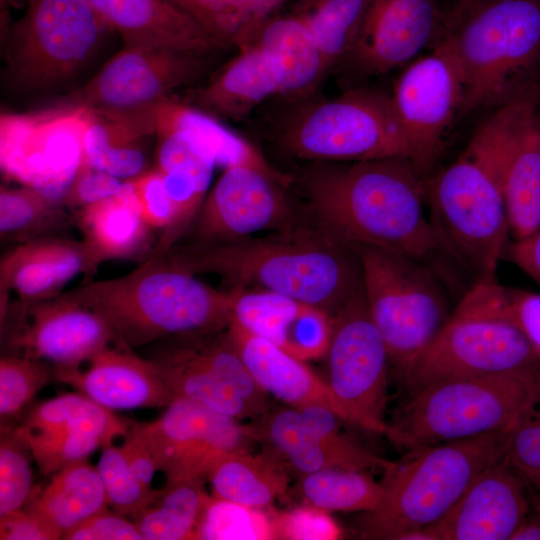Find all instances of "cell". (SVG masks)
<instances>
[{
	"instance_id": "1",
	"label": "cell",
	"mask_w": 540,
	"mask_h": 540,
	"mask_svg": "<svg viewBox=\"0 0 540 540\" xmlns=\"http://www.w3.org/2000/svg\"><path fill=\"white\" fill-rule=\"evenodd\" d=\"M302 185L317 228L351 248L422 262L442 252L425 210L422 172L407 157L323 163L305 173Z\"/></svg>"
},
{
	"instance_id": "2",
	"label": "cell",
	"mask_w": 540,
	"mask_h": 540,
	"mask_svg": "<svg viewBox=\"0 0 540 540\" xmlns=\"http://www.w3.org/2000/svg\"><path fill=\"white\" fill-rule=\"evenodd\" d=\"M193 274L261 289L317 306L332 316L363 288L355 251L320 229L295 226L262 238L197 244L164 254Z\"/></svg>"
},
{
	"instance_id": "3",
	"label": "cell",
	"mask_w": 540,
	"mask_h": 540,
	"mask_svg": "<svg viewBox=\"0 0 540 540\" xmlns=\"http://www.w3.org/2000/svg\"><path fill=\"white\" fill-rule=\"evenodd\" d=\"M62 295L96 312L117 344L134 349L225 330L233 319L235 289L210 287L163 255L149 256L126 275L89 281Z\"/></svg>"
},
{
	"instance_id": "4",
	"label": "cell",
	"mask_w": 540,
	"mask_h": 540,
	"mask_svg": "<svg viewBox=\"0 0 540 540\" xmlns=\"http://www.w3.org/2000/svg\"><path fill=\"white\" fill-rule=\"evenodd\" d=\"M511 432L417 448L394 462L383 472L380 503L360 518L361 538L399 540L439 521L482 471L504 457Z\"/></svg>"
},
{
	"instance_id": "5",
	"label": "cell",
	"mask_w": 540,
	"mask_h": 540,
	"mask_svg": "<svg viewBox=\"0 0 540 540\" xmlns=\"http://www.w3.org/2000/svg\"><path fill=\"white\" fill-rule=\"evenodd\" d=\"M540 400V368L452 378L411 392L388 439L414 450L511 432Z\"/></svg>"
},
{
	"instance_id": "6",
	"label": "cell",
	"mask_w": 540,
	"mask_h": 540,
	"mask_svg": "<svg viewBox=\"0 0 540 540\" xmlns=\"http://www.w3.org/2000/svg\"><path fill=\"white\" fill-rule=\"evenodd\" d=\"M540 368V355L512 321L506 287L476 279L401 381L415 391L452 378Z\"/></svg>"
},
{
	"instance_id": "7",
	"label": "cell",
	"mask_w": 540,
	"mask_h": 540,
	"mask_svg": "<svg viewBox=\"0 0 540 540\" xmlns=\"http://www.w3.org/2000/svg\"><path fill=\"white\" fill-rule=\"evenodd\" d=\"M464 78L461 115L500 106L540 61V0H477L445 18Z\"/></svg>"
},
{
	"instance_id": "8",
	"label": "cell",
	"mask_w": 540,
	"mask_h": 540,
	"mask_svg": "<svg viewBox=\"0 0 540 540\" xmlns=\"http://www.w3.org/2000/svg\"><path fill=\"white\" fill-rule=\"evenodd\" d=\"M428 217L442 252L476 276H496L510 234L495 175L468 145L426 185Z\"/></svg>"
},
{
	"instance_id": "9",
	"label": "cell",
	"mask_w": 540,
	"mask_h": 540,
	"mask_svg": "<svg viewBox=\"0 0 540 540\" xmlns=\"http://www.w3.org/2000/svg\"><path fill=\"white\" fill-rule=\"evenodd\" d=\"M352 249L370 316L401 380L447 322L452 310L446 293L425 262L381 248Z\"/></svg>"
},
{
	"instance_id": "10",
	"label": "cell",
	"mask_w": 540,
	"mask_h": 540,
	"mask_svg": "<svg viewBox=\"0 0 540 540\" xmlns=\"http://www.w3.org/2000/svg\"><path fill=\"white\" fill-rule=\"evenodd\" d=\"M107 28L88 0H28L3 42L9 84L33 92L67 81L89 60Z\"/></svg>"
},
{
	"instance_id": "11",
	"label": "cell",
	"mask_w": 540,
	"mask_h": 540,
	"mask_svg": "<svg viewBox=\"0 0 540 540\" xmlns=\"http://www.w3.org/2000/svg\"><path fill=\"white\" fill-rule=\"evenodd\" d=\"M282 144L293 156L320 163L410 159L390 96L365 89L308 107L285 128Z\"/></svg>"
},
{
	"instance_id": "12",
	"label": "cell",
	"mask_w": 540,
	"mask_h": 540,
	"mask_svg": "<svg viewBox=\"0 0 540 540\" xmlns=\"http://www.w3.org/2000/svg\"><path fill=\"white\" fill-rule=\"evenodd\" d=\"M92 111L58 102L28 113H2L0 161L5 176L63 204L84 155Z\"/></svg>"
},
{
	"instance_id": "13",
	"label": "cell",
	"mask_w": 540,
	"mask_h": 540,
	"mask_svg": "<svg viewBox=\"0 0 540 540\" xmlns=\"http://www.w3.org/2000/svg\"><path fill=\"white\" fill-rule=\"evenodd\" d=\"M326 354L327 383L346 422L388 438L390 425L385 413L390 358L370 316L363 288L333 315Z\"/></svg>"
},
{
	"instance_id": "14",
	"label": "cell",
	"mask_w": 540,
	"mask_h": 540,
	"mask_svg": "<svg viewBox=\"0 0 540 540\" xmlns=\"http://www.w3.org/2000/svg\"><path fill=\"white\" fill-rule=\"evenodd\" d=\"M500 186L514 240L540 228V118L536 98L518 92L472 137Z\"/></svg>"
},
{
	"instance_id": "15",
	"label": "cell",
	"mask_w": 540,
	"mask_h": 540,
	"mask_svg": "<svg viewBox=\"0 0 540 540\" xmlns=\"http://www.w3.org/2000/svg\"><path fill=\"white\" fill-rule=\"evenodd\" d=\"M390 100L410 160L423 173L435 161L463 106V72L448 32L444 31L430 51L405 66Z\"/></svg>"
},
{
	"instance_id": "16",
	"label": "cell",
	"mask_w": 540,
	"mask_h": 540,
	"mask_svg": "<svg viewBox=\"0 0 540 540\" xmlns=\"http://www.w3.org/2000/svg\"><path fill=\"white\" fill-rule=\"evenodd\" d=\"M203 58L164 48L124 47L59 102L113 117L155 112L172 92L203 74Z\"/></svg>"
},
{
	"instance_id": "17",
	"label": "cell",
	"mask_w": 540,
	"mask_h": 540,
	"mask_svg": "<svg viewBox=\"0 0 540 540\" xmlns=\"http://www.w3.org/2000/svg\"><path fill=\"white\" fill-rule=\"evenodd\" d=\"M139 425L166 479L204 478L216 454L244 452L256 441L250 424L184 398H176L156 420Z\"/></svg>"
},
{
	"instance_id": "18",
	"label": "cell",
	"mask_w": 540,
	"mask_h": 540,
	"mask_svg": "<svg viewBox=\"0 0 540 540\" xmlns=\"http://www.w3.org/2000/svg\"><path fill=\"white\" fill-rule=\"evenodd\" d=\"M113 343L115 335L100 315L62 294L20 302L7 338L13 355L51 364L52 371L78 369Z\"/></svg>"
},
{
	"instance_id": "19",
	"label": "cell",
	"mask_w": 540,
	"mask_h": 540,
	"mask_svg": "<svg viewBox=\"0 0 540 540\" xmlns=\"http://www.w3.org/2000/svg\"><path fill=\"white\" fill-rule=\"evenodd\" d=\"M276 179L253 167L225 168L195 218L198 244L251 237L264 230L295 226L292 208Z\"/></svg>"
},
{
	"instance_id": "20",
	"label": "cell",
	"mask_w": 540,
	"mask_h": 540,
	"mask_svg": "<svg viewBox=\"0 0 540 540\" xmlns=\"http://www.w3.org/2000/svg\"><path fill=\"white\" fill-rule=\"evenodd\" d=\"M445 18L438 0H371L345 60L365 76L406 66L439 40Z\"/></svg>"
},
{
	"instance_id": "21",
	"label": "cell",
	"mask_w": 540,
	"mask_h": 540,
	"mask_svg": "<svg viewBox=\"0 0 540 540\" xmlns=\"http://www.w3.org/2000/svg\"><path fill=\"white\" fill-rule=\"evenodd\" d=\"M521 476L502 458L474 479L444 517L427 527L437 540H510L529 512Z\"/></svg>"
},
{
	"instance_id": "22",
	"label": "cell",
	"mask_w": 540,
	"mask_h": 540,
	"mask_svg": "<svg viewBox=\"0 0 540 540\" xmlns=\"http://www.w3.org/2000/svg\"><path fill=\"white\" fill-rule=\"evenodd\" d=\"M82 366L53 377L111 411L166 408L176 399L153 363L126 346L113 343Z\"/></svg>"
},
{
	"instance_id": "23",
	"label": "cell",
	"mask_w": 540,
	"mask_h": 540,
	"mask_svg": "<svg viewBox=\"0 0 540 540\" xmlns=\"http://www.w3.org/2000/svg\"><path fill=\"white\" fill-rule=\"evenodd\" d=\"M233 321L301 360L327 353L333 316L322 308L261 289L233 287Z\"/></svg>"
},
{
	"instance_id": "24",
	"label": "cell",
	"mask_w": 540,
	"mask_h": 540,
	"mask_svg": "<svg viewBox=\"0 0 540 540\" xmlns=\"http://www.w3.org/2000/svg\"><path fill=\"white\" fill-rule=\"evenodd\" d=\"M124 47L164 48L205 56L225 48L169 0H88Z\"/></svg>"
},
{
	"instance_id": "25",
	"label": "cell",
	"mask_w": 540,
	"mask_h": 540,
	"mask_svg": "<svg viewBox=\"0 0 540 540\" xmlns=\"http://www.w3.org/2000/svg\"><path fill=\"white\" fill-rule=\"evenodd\" d=\"M81 272L87 274L82 241L47 236L20 243L0 261L1 316L9 292H15L21 303L46 300L59 295Z\"/></svg>"
},
{
	"instance_id": "26",
	"label": "cell",
	"mask_w": 540,
	"mask_h": 540,
	"mask_svg": "<svg viewBox=\"0 0 540 540\" xmlns=\"http://www.w3.org/2000/svg\"><path fill=\"white\" fill-rule=\"evenodd\" d=\"M76 225L83 235L87 274L107 260H146L153 250V229L144 221L128 181L114 195L80 208Z\"/></svg>"
},
{
	"instance_id": "27",
	"label": "cell",
	"mask_w": 540,
	"mask_h": 540,
	"mask_svg": "<svg viewBox=\"0 0 540 540\" xmlns=\"http://www.w3.org/2000/svg\"><path fill=\"white\" fill-rule=\"evenodd\" d=\"M227 332L252 376L268 394L297 408L325 406L346 422L345 414L328 383L314 374L304 361L249 332L233 320Z\"/></svg>"
},
{
	"instance_id": "28",
	"label": "cell",
	"mask_w": 540,
	"mask_h": 540,
	"mask_svg": "<svg viewBox=\"0 0 540 540\" xmlns=\"http://www.w3.org/2000/svg\"><path fill=\"white\" fill-rule=\"evenodd\" d=\"M148 358L176 398H184L220 413L256 418L253 408L214 371L194 335L167 339Z\"/></svg>"
},
{
	"instance_id": "29",
	"label": "cell",
	"mask_w": 540,
	"mask_h": 540,
	"mask_svg": "<svg viewBox=\"0 0 540 540\" xmlns=\"http://www.w3.org/2000/svg\"><path fill=\"white\" fill-rule=\"evenodd\" d=\"M251 44L256 45L267 60L280 92H306L328 69L306 21L297 12L277 14L266 20Z\"/></svg>"
},
{
	"instance_id": "30",
	"label": "cell",
	"mask_w": 540,
	"mask_h": 540,
	"mask_svg": "<svg viewBox=\"0 0 540 540\" xmlns=\"http://www.w3.org/2000/svg\"><path fill=\"white\" fill-rule=\"evenodd\" d=\"M130 422L85 397L71 419L44 437L29 442L28 448L38 469L45 476L86 459L99 448L124 437Z\"/></svg>"
},
{
	"instance_id": "31",
	"label": "cell",
	"mask_w": 540,
	"mask_h": 540,
	"mask_svg": "<svg viewBox=\"0 0 540 540\" xmlns=\"http://www.w3.org/2000/svg\"><path fill=\"white\" fill-rule=\"evenodd\" d=\"M57 536L109 507L97 470L86 459L73 462L52 475L43 488L36 487L24 506Z\"/></svg>"
},
{
	"instance_id": "32",
	"label": "cell",
	"mask_w": 540,
	"mask_h": 540,
	"mask_svg": "<svg viewBox=\"0 0 540 540\" xmlns=\"http://www.w3.org/2000/svg\"><path fill=\"white\" fill-rule=\"evenodd\" d=\"M277 78L254 44L225 65L207 85L193 93L195 107L213 115L240 119L270 96L279 93Z\"/></svg>"
},
{
	"instance_id": "33",
	"label": "cell",
	"mask_w": 540,
	"mask_h": 540,
	"mask_svg": "<svg viewBox=\"0 0 540 540\" xmlns=\"http://www.w3.org/2000/svg\"><path fill=\"white\" fill-rule=\"evenodd\" d=\"M288 466L272 451L252 455L248 451H222L209 462L204 480L215 497L261 508L286 495Z\"/></svg>"
},
{
	"instance_id": "34",
	"label": "cell",
	"mask_w": 540,
	"mask_h": 540,
	"mask_svg": "<svg viewBox=\"0 0 540 540\" xmlns=\"http://www.w3.org/2000/svg\"><path fill=\"white\" fill-rule=\"evenodd\" d=\"M185 133L213 155L216 165L225 168L244 165L258 169L285 187L292 178L271 166L248 141L223 125L215 116L172 97L162 102L157 110L156 135Z\"/></svg>"
},
{
	"instance_id": "35",
	"label": "cell",
	"mask_w": 540,
	"mask_h": 540,
	"mask_svg": "<svg viewBox=\"0 0 540 540\" xmlns=\"http://www.w3.org/2000/svg\"><path fill=\"white\" fill-rule=\"evenodd\" d=\"M250 425L256 441L267 443L270 451L301 474L328 468L357 470L308 426L294 406L268 409Z\"/></svg>"
},
{
	"instance_id": "36",
	"label": "cell",
	"mask_w": 540,
	"mask_h": 540,
	"mask_svg": "<svg viewBox=\"0 0 540 540\" xmlns=\"http://www.w3.org/2000/svg\"><path fill=\"white\" fill-rule=\"evenodd\" d=\"M189 14L225 48L251 44L258 28L288 3L295 8L313 0H169Z\"/></svg>"
},
{
	"instance_id": "37",
	"label": "cell",
	"mask_w": 540,
	"mask_h": 540,
	"mask_svg": "<svg viewBox=\"0 0 540 540\" xmlns=\"http://www.w3.org/2000/svg\"><path fill=\"white\" fill-rule=\"evenodd\" d=\"M209 498L202 477L167 479L155 501L133 521L143 540L194 539Z\"/></svg>"
},
{
	"instance_id": "38",
	"label": "cell",
	"mask_w": 540,
	"mask_h": 540,
	"mask_svg": "<svg viewBox=\"0 0 540 540\" xmlns=\"http://www.w3.org/2000/svg\"><path fill=\"white\" fill-rule=\"evenodd\" d=\"M148 136L125 120L92 111L84 137L83 163L124 181L132 179L147 170Z\"/></svg>"
},
{
	"instance_id": "39",
	"label": "cell",
	"mask_w": 540,
	"mask_h": 540,
	"mask_svg": "<svg viewBox=\"0 0 540 540\" xmlns=\"http://www.w3.org/2000/svg\"><path fill=\"white\" fill-rule=\"evenodd\" d=\"M305 505L323 511L370 512L383 496L381 482L365 471L328 468L302 474L294 487Z\"/></svg>"
},
{
	"instance_id": "40",
	"label": "cell",
	"mask_w": 540,
	"mask_h": 540,
	"mask_svg": "<svg viewBox=\"0 0 540 540\" xmlns=\"http://www.w3.org/2000/svg\"><path fill=\"white\" fill-rule=\"evenodd\" d=\"M371 0H313L296 8L306 21L327 68L350 53Z\"/></svg>"
},
{
	"instance_id": "41",
	"label": "cell",
	"mask_w": 540,
	"mask_h": 540,
	"mask_svg": "<svg viewBox=\"0 0 540 540\" xmlns=\"http://www.w3.org/2000/svg\"><path fill=\"white\" fill-rule=\"evenodd\" d=\"M63 204L23 186L0 189V234L2 240L20 243L51 236L68 222Z\"/></svg>"
},
{
	"instance_id": "42",
	"label": "cell",
	"mask_w": 540,
	"mask_h": 540,
	"mask_svg": "<svg viewBox=\"0 0 540 540\" xmlns=\"http://www.w3.org/2000/svg\"><path fill=\"white\" fill-rule=\"evenodd\" d=\"M257 509L210 496L194 539H274L271 518Z\"/></svg>"
},
{
	"instance_id": "43",
	"label": "cell",
	"mask_w": 540,
	"mask_h": 540,
	"mask_svg": "<svg viewBox=\"0 0 540 540\" xmlns=\"http://www.w3.org/2000/svg\"><path fill=\"white\" fill-rule=\"evenodd\" d=\"M96 467L109 507L132 520L150 506L159 493V489H148L135 477L121 447L113 443L102 448Z\"/></svg>"
},
{
	"instance_id": "44",
	"label": "cell",
	"mask_w": 540,
	"mask_h": 540,
	"mask_svg": "<svg viewBox=\"0 0 540 540\" xmlns=\"http://www.w3.org/2000/svg\"><path fill=\"white\" fill-rule=\"evenodd\" d=\"M48 363L18 355L0 359L1 422L14 418L49 382Z\"/></svg>"
},
{
	"instance_id": "45",
	"label": "cell",
	"mask_w": 540,
	"mask_h": 540,
	"mask_svg": "<svg viewBox=\"0 0 540 540\" xmlns=\"http://www.w3.org/2000/svg\"><path fill=\"white\" fill-rule=\"evenodd\" d=\"M0 443V516L23 508L33 486L30 463L32 458L26 445L11 428L1 426Z\"/></svg>"
},
{
	"instance_id": "46",
	"label": "cell",
	"mask_w": 540,
	"mask_h": 540,
	"mask_svg": "<svg viewBox=\"0 0 540 540\" xmlns=\"http://www.w3.org/2000/svg\"><path fill=\"white\" fill-rule=\"evenodd\" d=\"M156 169L188 171L209 187L216 161L211 152L193 137L181 132L157 135Z\"/></svg>"
},
{
	"instance_id": "47",
	"label": "cell",
	"mask_w": 540,
	"mask_h": 540,
	"mask_svg": "<svg viewBox=\"0 0 540 540\" xmlns=\"http://www.w3.org/2000/svg\"><path fill=\"white\" fill-rule=\"evenodd\" d=\"M503 459L529 481L540 475V400L510 433Z\"/></svg>"
},
{
	"instance_id": "48",
	"label": "cell",
	"mask_w": 540,
	"mask_h": 540,
	"mask_svg": "<svg viewBox=\"0 0 540 540\" xmlns=\"http://www.w3.org/2000/svg\"><path fill=\"white\" fill-rule=\"evenodd\" d=\"M136 197L141 215L151 229H162L165 235L175 221L173 204L166 192L160 172L155 168L126 180Z\"/></svg>"
},
{
	"instance_id": "49",
	"label": "cell",
	"mask_w": 540,
	"mask_h": 540,
	"mask_svg": "<svg viewBox=\"0 0 540 540\" xmlns=\"http://www.w3.org/2000/svg\"><path fill=\"white\" fill-rule=\"evenodd\" d=\"M274 539H337L342 532L326 511L305 505L271 518Z\"/></svg>"
},
{
	"instance_id": "50",
	"label": "cell",
	"mask_w": 540,
	"mask_h": 540,
	"mask_svg": "<svg viewBox=\"0 0 540 540\" xmlns=\"http://www.w3.org/2000/svg\"><path fill=\"white\" fill-rule=\"evenodd\" d=\"M124 184V180L82 163L63 199V205L83 208L114 195L122 189Z\"/></svg>"
},
{
	"instance_id": "51",
	"label": "cell",
	"mask_w": 540,
	"mask_h": 540,
	"mask_svg": "<svg viewBox=\"0 0 540 540\" xmlns=\"http://www.w3.org/2000/svg\"><path fill=\"white\" fill-rule=\"evenodd\" d=\"M64 540H143L134 521L109 508L87 518L66 532Z\"/></svg>"
},
{
	"instance_id": "52",
	"label": "cell",
	"mask_w": 540,
	"mask_h": 540,
	"mask_svg": "<svg viewBox=\"0 0 540 540\" xmlns=\"http://www.w3.org/2000/svg\"><path fill=\"white\" fill-rule=\"evenodd\" d=\"M506 290L512 321L540 355V293L517 288Z\"/></svg>"
},
{
	"instance_id": "53",
	"label": "cell",
	"mask_w": 540,
	"mask_h": 540,
	"mask_svg": "<svg viewBox=\"0 0 540 540\" xmlns=\"http://www.w3.org/2000/svg\"><path fill=\"white\" fill-rule=\"evenodd\" d=\"M129 469L148 489H154L152 482L157 470L153 455L139 423L130 422L121 446Z\"/></svg>"
},
{
	"instance_id": "54",
	"label": "cell",
	"mask_w": 540,
	"mask_h": 540,
	"mask_svg": "<svg viewBox=\"0 0 540 540\" xmlns=\"http://www.w3.org/2000/svg\"><path fill=\"white\" fill-rule=\"evenodd\" d=\"M1 540H57L58 536L32 511L23 507L0 516Z\"/></svg>"
},
{
	"instance_id": "55",
	"label": "cell",
	"mask_w": 540,
	"mask_h": 540,
	"mask_svg": "<svg viewBox=\"0 0 540 540\" xmlns=\"http://www.w3.org/2000/svg\"><path fill=\"white\" fill-rule=\"evenodd\" d=\"M510 255L513 262L540 285V228L526 238L514 240Z\"/></svg>"
},
{
	"instance_id": "56",
	"label": "cell",
	"mask_w": 540,
	"mask_h": 540,
	"mask_svg": "<svg viewBox=\"0 0 540 540\" xmlns=\"http://www.w3.org/2000/svg\"><path fill=\"white\" fill-rule=\"evenodd\" d=\"M510 540H540V521L536 514L527 516L513 532Z\"/></svg>"
},
{
	"instance_id": "57",
	"label": "cell",
	"mask_w": 540,
	"mask_h": 540,
	"mask_svg": "<svg viewBox=\"0 0 540 540\" xmlns=\"http://www.w3.org/2000/svg\"><path fill=\"white\" fill-rule=\"evenodd\" d=\"M13 5L14 0H0L1 43L6 39L11 28L10 8Z\"/></svg>"
},
{
	"instance_id": "58",
	"label": "cell",
	"mask_w": 540,
	"mask_h": 540,
	"mask_svg": "<svg viewBox=\"0 0 540 540\" xmlns=\"http://www.w3.org/2000/svg\"><path fill=\"white\" fill-rule=\"evenodd\" d=\"M477 0H457L452 10L447 14V16H454L462 11H464L466 8H468L470 5H472Z\"/></svg>"
},
{
	"instance_id": "59",
	"label": "cell",
	"mask_w": 540,
	"mask_h": 540,
	"mask_svg": "<svg viewBox=\"0 0 540 540\" xmlns=\"http://www.w3.org/2000/svg\"><path fill=\"white\" fill-rule=\"evenodd\" d=\"M529 482L534 486V488L537 491L538 496L540 497V475H538L537 477H535Z\"/></svg>"
},
{
	"instance_id": "60",
	"label": "cell",
	"mask_w": 540,
	"mask_h": 540,
	"mask_svg": "<svg viewBox=\"0 0 540 540\" xmlns=\"http://www.w3.org/2000/svg\"><path fill=\"white\" fill-rule=\"evenodd\" d=\"M534 507H535V514L540 521V497L539 496L534 499Z\"/></svg>"
}]
</instances>
